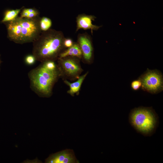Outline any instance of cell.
<instances>
[{
	"mask_svg": "<svg viewBox=\"0 0 163 163\" xmlns=\"http://www.w3.org/2000/svg\"><path fill=\"white\" fill-rule=\"evenodd\" d=\"M43 62L45 67L50 70H54L57 68L54 61L50 60Z\"/></svg>",
	"mask_w": 163,
	"mask_h": 163,
	"instance_id": "14",
	"label": "cell"
},
{
	"mask_svg": "<svg viewBox=\"0 0 163 163\" xmlns=\"http://www.w3.org/2000/svg\"><path fill=\"white\" fill-rule=\"evenodd\" d=\"M35 60H36V59L33 55H28L26 57L25 59L26 63L29 65L33 64L34 63Z\"/></svg>",
	"mask_w": 163,
	"mask_h": 163,
	"instance_id": "16",
	"label": "cell"
},
{
	"mask_svg": "<svg viewBox=\"0 0 163 163\" xmlns=\"http://www.w3.org/2000/svg\"><path fill=\"white\" fill-rule=\"evenodd\" d=\"M68 56L75 57L78 58L82 57V51L77 42L74 43L72 46L61 53L58 58H63Z\"/></svg>",
	"mask_w": 163,
	"mask_h": 163,
	"instance_id": "10",
	"label": "cell"
},
{
	"mask_svg": "<svg viewBox=\"0 0 163 163\" xmlns=\"http://www.w3.org/2000/svg\"><path fill=\"white\" fill-rule=\"evenodd\" d=\"M129 118L131 125L137 132L145 136L152 135L158 126V116L149 107H141L133 109Z\"/></svg>",
	"mask_w": 163,
	"mask_h": 163,
	"instance_id": "4",
	"label": "cell"
},
{
	"mask_svg": "<svg viewBox=\"0 0 163 163\" xmlns=\"http://www.w3.org/2000/svg\"><path fill=\"white\" fill-rule=\"evenodd\" d=\"M27 10L29 13L34 12L36 11L34 9L32 8H27Z\"/></svg>",
	"mask_w": 163,
	"mask_h": 163,
	"instance_id": "20",
	"label": "cell"
},
{
	"mask_svg": "<svg viewBox=\"0 0 163 163\" xmlns=\"http://www.w3.org/2000/svg\"><path fill=\"white\" fill-rule=\"evenodd\" d=\"M59 75L58 68L50 70L42 62L28 73L30 87L40 97H49L52 95L53 87Z\"/></svg>",
	"mask_w": 163,
	"mask_h": 163,
	"instance_id": "3",
	"label": "cell"
},
{
	"mask_svg": "<svg viewBox=\"0 0 163 163\" xmlns=\"http://www.w3.org/2000/svg\"><path fill=\"white\" fill-rule=\"evenodd\" d=\"M40 25L42 32L46 31L50 29L52 26V21L50 18L46 17L41 18Z\"/></svg>",
	"mask_w": 163,
	"mask_h": 163,
	"instance_id": "13",
	"label": "cell"
},
{
	"mask_svg": "<svg viewBox=\"0 0 163 163\" xmlns=\"http://www.w3.org/2000/svg\"><path fill=\"white\" fill-rule=\"evenodd\" d=\"M142 87L144 91L152 94L161 91L163 88V77L156 70H148L139 79Z\"/></svg>",
	"mask_w": 163,
	"mask_h": 163,
	"instance_id": "5",
	"label": "cell"
},
{
	"mask_svg": "<svg viewBox=\"0 0 163 163\" xmlns=\"http://www.w3.org/2000/svg\"><path fill=\"white\" fill-rule=\"evenodd\" d=\"M96 17L92 15L81 14L78 15L76 18V32L82 29L85 30H90L92 34L93 30H98L101 26L94 25L92 22L94 21Z\"/></svg>",
	"mask_w": 163,
	"mask_h": 163,
	"instance_id": "9",
	"label": "cell"
},
{
	"mask_svg": "<svg viewBox=\"0 0 163 163\" xmlns=\"http://www.w3.org/2000/svg\"><path fill=\"white\" fill-rule=\"evenodd\" d=\"M21 9H17L8 10L4 14V17L1 22L6 23L11 21L18 17V15L20 12Z\"/></svg>",
	"mask_w": 163,
	"mask_h": 163,
	"instance_id": "12",
	"label": "cell"
},
{
	"mask_svg": "<svg viewBox=\"0 0 163 163\" xmlns=\"http://www.w3.org/2000/svg\"><path fill=\"white\" fill-rule=\"evenodd\" d=\"M131 87L133 89L137 90L139 89L142 86V83L139 79L133 81L131 83Z\"/></svg>",
	"mask_w": 163,
	"mask_h": 163,
	"instance_id": "15",
	"label": "cell"
},
{
	"mask_svg": "<svg viewBox=\"0 0 163 163\" xmlns=\"http://www.w3.org/2000/svg\"></svg>",
	"mask_w": 163,
	"mask_h": 163,
	"instance_id": "21",
	"label": "cell"
},
{
	"mask_svg": "<svg viewBox=\"0 0 163 163\" xmlns=\"http://www.w3.org/2000/svg\"><path fill=\"white\" fill-rule=\"evenodd\" d=\"M77 43L81 48L84 59L87 62L90 61L93 54L92 39L91 36L87 32L78 34Z\"/></svg>",
	"mask_w": 163,
	"mask_h": 163,
	"instance_id": "6",
	"label": "cell"
},
{
	"mask_svg": "<svg viewBox=\"0 0 163 163\" xmlns=\"http://www.w3.org/2000/svg\"><path fill=\"white\" fill-rule=\"evenodd\" d=\"M87 74V73L79 77L78 79L73 83H70L67 80L65 82L69 86L70 89L68 93L72 96H74L75 94H77L80 89L81 85Z\"/></svg>",
	"mask_w": 163,
	"mask_h": 163,
	"instance_id": "11",
	"label": "cell"
},
{
	"mask_svg": "<svg viewBox=\"0 0 163 163\" xmlns=\"http://www.w3.org/2000/svg\"><path fill=\"white\" fill-rule=\"evenodd\" d=\"M65 38L63 32L50 29L42 32L33 42L32 55L36 60L41 62L58 59L66 48L63 42Z\"/></svg>",
	"mask_w": 163,
	"mask_h": 163,
	"instance_id": "1",
	"label": "cell"
},
{
	"mask_svg": "<svg viewBox=\"0 0 163 163\" xmlns=\"http://www.w3.org/2000/svg\"><path fill=\"white\" fill-rule=\"evenodd\" d=\"M39 16L38 12L36 10L34 12L29 13L27 18H33Z\"/></svg>",
	"mask_w": 163,
	"mask_h": 163,
	"instance_id": "18",
	"label": "cell"
},
{
	"mask_svg": "<svg viewBox=\"0 0 163 163\" xmlns=\"http://www.w3.org/2000/svg\"><path fill=\"white\" fill-rule=\"evenodd\" d=\"M28 14L27 8H24L22 11L20 17L22 18H27Z\"/></svg>",
	"mask_w": 163,
	"mask_h": 163,
	"instance_id": "19",
	"label": "cell"
},
{
	"mask_svg": "<svg viewBox=\"0 0 163 163\" xmlns=\"http://www.w3.org/2000/svg\"><path fill=\"white\" fill-rule=\"evenodd\" d=\"M77 57L68 56L58 58L62 69L68 75L71 77H77L82 69L78 62Z\"/></svg>",
	"mask_w": 163,
	"mask_h": 163,
	"instance_id": "8",
	"label": "cell"
},
{
	"mask_svg": "<svg viewBox=\"0 0 163 163\" xmlns=\"http://www.w3.org/2000/svg\"><path fill=\"white\" fill-rule=\"evenodd\" d=\"M74 43L72 40L70 38L65 39L63 43L65 48H69L72 46Z\"/></svg>",
	"mask_w": 163,
	"mask_h": 163,
	"instance_id": "17",
	"label": "cell"
},
{
	"mask_svg": "<svg viewBox=\"0 0 163 163\" xmlns=\"http://www.w3.org/2000/svg\"><path fill=\"white\" fill-rule=\"evenodd\" d=\"M40 18L39 16L31 18L18 17L5 23L8 38L18 44L33 43L42 32L40 25Z\"/></svg>",
	"mask_w": 163,
	"mask_h": 163,
	"instance_id": "2",
	"label": "cell"
},
{
	"mask_svg": "<svg viewBox=\"0 0 163 163\" xmlns=\"http://www.w3.org/2000/svg\"><path fill=\"white\" fill-rule=\"evenodd\" d=\"M46 163H78L73 151L66 149L50 155L46 159Z\"/></svg>",
	"mask_w": 163,
	"mask_h": 163,
	"instance_id": "7",
	"label": "cell"
}]
</instances>
